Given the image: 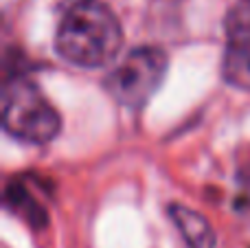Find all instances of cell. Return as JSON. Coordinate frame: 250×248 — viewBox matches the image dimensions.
<instances>
[{
  "instance_id": "3957f363",
  "label": "cell",
  "mask_w": 250,
  "mask_h": 248,
  "mask_svg": "<svg viewBox=\"0 0 250 248\" xmlns=\"http://www.w3.org/2000/svg\"><path fill=\"white\" fill-rule=\"evenodd\" d=\"M167 53L158 46H136L110 73L105 88L125 108H143L165 82Z\"/></svg>"
},
{
  "instance_id": "7a4b0ae2",
  "label": "cell",
  "mask_w": 250,
  "mask_h": 248,
  "mask_svg": "<svg viewBox=\"0 0 250 248\" xmlns=\"http://www.w3.org/2000/svg\"><path fill=\"white\" fill-rule=\"evenodd\" d=\"M2 125L9 136L22 143L44 145L60 134L62 117L38 83L16 77L2 92Z\"/></svg>"
},
{
  "instance_id": "277c9868",
  "label": "cell",
  "mask_w": 250,
  "mask_h": 248,
  "mask_svg": "<svg viewBox=\"0 0 250 248\" xmlns=\"http://www.w3.org/2000/svg\"><path fill=\"white\" fill-rule=\"evenodd\" d=\"M226 48L222 75L230 86L250 92V0H239L224 20Z\"/></svg>"
},
{
  "instance_id": "8992f818",
  "label": "cell",
  "mask_w": 250,
  "mask_h": 248,
  "mask_svg": "<svg viewBox=\"0 0 250 248\" xmlns=\"http://www.w3.org/2000/svg\"><path fill=\"white\" fill-rule=\"evenodd\" d=\"M7 202L18 211V213L24 215V218L29 220V224H33V227H44V224H46V213H44V209L31 198V193L26 191L22 185L16 183L9 187Z\"/></svg>"
},
{
  "instance_id": "5b68a950",
  "label": "cell",
  "mask_w": 250,
  "mask_h": 248,
  "mask_svg": "<svg viewBox=\"0 0 250 248\" xmlns=\"http://www.w3.org/2000/svg\"><path fill=\"white\" fill-rule=\"evenodd\" d=\"M169 218L180 231L187 248H215V231L202 213L185 205H171L169 207Z\"/></svg>"
},
{
  "instance_id": "6da1fadb",
  "label": "cell",
  "mask_w": 250,
  "mask_h": 248,
  "mask_svg": "<svg viewBox=\"0 0 250 248\" xmlns=\"http://www.w3.org/2000/svg\"><path fill=\"white\" fill-rule=\"evenodd\" d=\"M123 26L117 13L101 0H77L62 16L55 51L79 68H101L119 55Z\"/></svg>"
}]
</instances>
